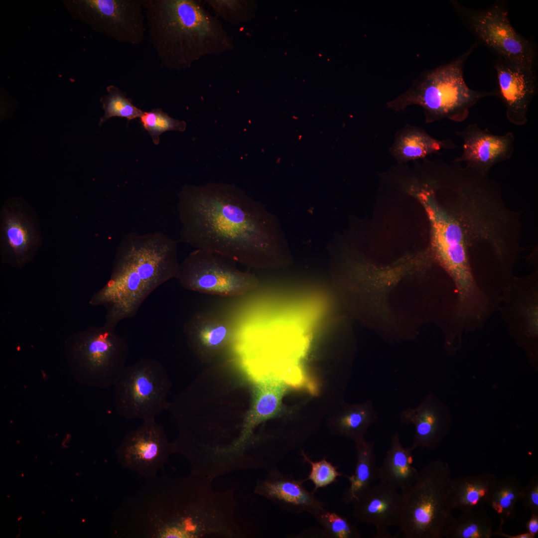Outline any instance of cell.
Returning a JSON list of instances; mask_svg holds the SVG:
<instances>
[{"mask_svg": "<svg viewBox=\"0 0 538 538\" xmlns=\"http://www.w3.org/2000/svg\"><path fill=\"white\" fill-rule=\"evenodd\" d=\"M448 207L431 182L410 193L424 209L430 227L432 259L452 279L462 309L481 305V291L502 289L515 276L522 251L520 212L510 209L497 181L452 162Z\"/></svg>", "mask_w": 538, "mask_h": 538, "instance_id": "obj_1", "label": "cell"}, {"mask_svg": "<svg viewBox=\"0 0 538 538\" xmlns=\"http://www.w3.org/2000/svg\"><path fill=\"white\" fill-rule=\"evenodd\" d=\"M180 242L257 269L292 258L278 218L233 184L185 185L178 194Z\"/></svg>", "mask_w": 538, "mask_h": 538, "instance_id": "obj_2", "label": "cell"}, {"mask_svg": "<svg viewBox=\"0 0 538 538\" xmlns=\"http://www.w3.org/2000/svg\"><path fill=\"white\" fill-rule=\"evenodd\" d=\"M177 245L161 232L123 236L109 280L89 302L106 308L104 325L115 329L121 321L134 317L154 290L176 277L180 265Z\"/></svg>", "mask_w": 538, "mask_h": 538, "instance_id": "obj_3", "label": "cell"}, {"mask_svg": "<svg viewBox=\"0 0 538 538\" xmlns=\"http://www.w3.org/2000/svg\"><path fill=\"white\" fill-rule=\"evenodd\" d=\"M148 40L160 65L180 71L234 48L233 38L198 0H143Z\"/></svg>", "mask_w": 538, "mask_h": 538, "instance_id": "obj_4", "label": "cell"}, {"mask_svg": "<svg viewBox=\"0 0 538 538\" xmlns=\"http://www.w3.org/2000/svg\"><path fill=\"white\" fill-rule=\"evenodd\" d=\"M477 45L475 42L450 62L423 72L407 90L386 103L385 107L400 112L410 105L419 106L423 110L426 123L445 119L463 122L469 116L470 109L479 101L496 96L495 90L471 89L464 79L465 64Z\"/></svg>", "mask_w": 538, "mask_h": 538, "instance_id": "obj_5", "label": "cell"}, {"mask_svg": "<svg viewBox=\"0 0 538 538\" xmlns=\"http://www.w3.org/2000/svg\"><path fill=\"white\" fill-rule=\"evenodd\" d=\"M451 469L444 461H430L416 481L401 491L398 527L405 538H447L455 519L449 498Z\"/></svg>", "mask_w": 538, "mask_h": 538, "instance_id": "obj_6", "label": "cell"}, {"mask_svg": "<svg viewBox=\"0 0 538 538\" xmlns=\"http://www.w3.org/2000/svg\"><path fill=\"white\" fill-rule=\"evenodd\" d=\"M64 352L70 372L79 384L107 389L114 387L127 366L129 349L114 328L103 325L69 335Z\"/></svg>", "mask_w": 538, "mask_h": 538, "instance_id": "obj_7", "label": "cell"}, {"mask_svg": "<svg viewBox=\"0 0 538 538\" xmlns=\"http://www.w3.org/2000/svg\"><path fill=\"white\" fill-rule=\"evenodd\" d=\"M171 386L164 366L144 358L127 366L114 386V404L118 416L127 420L155 419L167 410Z\"/></svg>", "mask_w": 538, "mask_h": 538, "instance_id": "obj_8", "label": "cell"}, {"mask_svg": "<svg viewBox=\"0 0 538 538\" xmlns=\"http://www.w3.org/2000/svg\"><path fill=\"white\" fill-rule=\"evenodd\" d=\"M452 3L468 30L498 58L534 68L535 46L514 28L504 6L496 3L484 9H475L457 1Z\"/></svg>", "mask_w": 538, "mask_h": 538, "instance_id": "obj_9", "label": "cell"}, {"mask_svg": "<svg viewBox=\"0 0 538 538\" xmlns=\"http://www.w3.org/2000/svg\"><path fill=\"white\" fill-rule=\"evenodd\" d=\"M226 260L196 249L180 263L175 278L186 289L221 296L243 295L258 287L259 280L254 274L238 269Z\"/></svg>", "mask_w": 538, "mask_h": 538, "instance_id": "obj_10", "label": "cell"}, {"mask_svg": "<svg viewBox=\"0 0 538 538\" xmlns=\"http://www.w3.org/2000/svg\"><path fill=\"white\" fill-rule=\"evenodd\" d=\"M73 15L114 40L137 45L145 37L143 0H63Z\"/></svg>", "mask_w": 538, "mask_h": 538, "instance_id": "obj_11", "label": "cell"}, {"mask_svg": "<svg viewBox=\"0 0 538 538\" xmlns=\"http://www.w3.org/2000/svg\"><path fill=\"white\" fill-rule=\"evenodd\" d=\"M499 310L507 331L533 363L538 356V271L514 276L504 289Z\"/></svg>", "mask_w": 538, "mask_h": 538, "instance_id": "obj_12", "label": "cell"}, {"mask_svg": "<svg viewBox=\"0 0 538 538\" xmlns=\"http://www.w3.org/2000/svg\"><path fill=\"white\" fill-rule=\"evenodd\" d=\"M116 453L122 468L145 479L163 470L169 457L176 453V450L163 426L153 419L142 421L137 428L127 432Z\"/></svg>", "mask_w": 538, "mask_h": 538, "instance_id": "obj_13", "label": "cell"}, {"mask_svg": "<svg viewBox=\"0 0 538 538\" xmlns=\"http://www.w3.org/2000/svg\"><path fill=\"white\" fill-rule=\"evenodd\" d=\"M0 223L2 263L22 268L33 260L41 245L36 216L22 199L11 198L1 207Z\"/></svg>", "mask_w": 538, "mask_h": 538, "instance_id": "obj_14", "label": "cell"}, {"mask_svg": "<svg viewBox=\"0 0 538 538\" xmlns=\"http://www.w3.org/2000/svg\"><path fill=\"white\" fill-rule=\"evenodd\" d=\"M496 75V96L500 98L509 122L523 126L528 122V112L538 91L534 68L497 58L494 63Z\"/></svg>", "mask_w": 538, "mask_h": 538, "instance_id": "obj_15", "label": "cell"}, {"mask_svg": "<svg viewBox=\"0 0 538 538\" xmlns=\"http://www.w3.org/2000/svg\"><path fill=\"white\" fill-rule=\"evenodd\" d=\"M456 134L462 139V153L453 161L464 163L466 167L484 176H488L493 166L509 159L514 152L516 139L511 132L496 135L471 123L456 131Z\"/></svg>", "mask_w": 538, "mask_h": 538, "instance_id": "obj_16", "label": "cell"}, {"mask_svg": "<svg viewBox=\"0 0 538 538\" xmlns=\"http://www.w3.org/2000/svg\"><path fill=\"white\" fill-rule=\"evenodd\" d=\"M305 479H296L285 474L277 467L267 471L266 475L256 482L254 493L291 513H307L314 517L324 511L325 504L314 492L304 486Z\"/></svg>", "mask_w": 538, "mask_h": 538, "instance_id": "obj_17", "label": "cell"}, {"mask_svg": "<svg viewBox=\"0 0 538 538\" xmlns=\"http://www.w3.org/2000/svg\"><path fill=\"white\" fill-rule=\"evenodd\" d=\"M352 504L356 520L375 526L374 538H393L388 529L398 526L401 515V497L397 489L379 482L362 492Z\"/></svg>", "mask_w": 538, "mask_h": 538, "instance_id": "obj_18", "label": "cell"}, {"mask_svg": "<svg viewBox=\"0 0 538 538\" xmlns=\"http://www.w3.org/2000/svg\"><path fill=\"white\" fill-rule=\"evenodd\" d=\"M400 420L403 424L414 426L413 449L435 448L448 433L451 424L447 408L432 393L415 407L402 411Z\"/></svg>", "mask_w": 538, "mask_h": 538, "instance_id": "obj_19", "label": "cell"}, {"mask_svg": "<svg viewBox=\"0 0 538 538\" xmlns=\"http://www.w3.org/2000/svg\"><path fill=\"white\" fill-rule=\"evenodd\" d=\"M183 332L193 351L201 359L209 360L235 338V326L214 313L198 311L185 323Z\"/></svg>", "mask_w": 538, "mask_h": 538, "instance_id": "obj_20", "label": "cell"}, {"mask_svg": "<svg viewBox=\"0 0 538 538\" xmlns=\"http://www.w3.org/2000/svg\"><path fill=\"white\" fill-rule=\"evenodd\" d=\"M413 450L411 446H403L399 433H394L383 462L378 467V480L401 491L413 484L419 473L412 465Z\"/></svg>", "mask_w": 538, "mask_h": 538, "instance_id": "obj_21", "label": "cell"}, {"mask_svg": "<svg viewBox=\"0 0 538 538\" xmlns=\"http://www.w3.org/2000/svg\"><path fill=\"white\" fill-rule=\"evenodd\" d=\"M458 146L450 139L439 140L417 127H408L400 132L390 149L399 163L421 159L442 149Z\"/></svg>", "mask_w": 538, "mask_h": 538, "instance_id": "obj_22", "label": "cell"}, {"mask_svg": "<svg viewBox=\"0 0 538 538\" xmlns=\"http://www.w3.org/2000/svg\"><path fill=\"white\" fill-rule=\"evenodd\" d=\"M497 479L495 474L488 472L451 479L448 494L453 510L464 512L487 503Z\"/></svg>", "mask_w": 538, "mask_h": 538, "instance_id": "obj_23", "label": "cell"}, {"mask_svg": "<svg viewBox=\"0 0 538 538\" xmlns=\"http://www.w3.org/2000/svg\"><path fill=\"white\" fill-rule=\"evenodd\" d=\"M356 464L354 473L345 476L349 485L343 492L342 501L352 504L358 496L378 480V467L374 450V443L364 438L356 442Z\"/></svg>", "mask_w": 538, "mask_h": 538, "instance_id": "obj_24", "label": "cell"}, {"mask_svg": "<svg viewBox=\"0 0 538 538\" xmlns=\"http://www.w3.org/2000/svg\"><path fill=\"white\" fill-rule=\"evenodd\" d=\"M378 420L371 401L349 405L332 425L334 433L355 442L364 438L369 427Z\"/></svg>", "mask_w": 538, "mask_h": 538, "instance_id": "obj_25", "label": "cell"}, {"mask_svg": "<svg viewBox=\"0 0 538 538\" xmlns=\"http://www.w3.org/2000/svg\"><path fill=\"white\" fill-rule=\"evenodd\" d=\"M523 486L513 476L497 479L487 504L504 523L516 516V505L521 501Z\"/></svg>", "mask_w": 538, "mask_h": 538, "instance_id": "obj_26", "label": "cell"}, {"mask_svg": "<svg viewBox=\"0 0 538 538\" xmlns=\"http://www.w3.org/2000/svg\"><path fill=\"white\" fill-rule=\"evenodd\" d=\"M493 524L482 507L462 512L452 526L447 538H491Z\"/></svg>", "mask_w": 538, "mask_h": 538, "instance_id": "obj_27", "label": "cell"}, {"mask_svg": "<svg viewBox=\"0 0 538 538\" xmlns=\"http://www.w3.org/2000/svg\"><path fill=\"white\" fill-rule=\"evenodd\" d=\"M106 89L108 94L100 98L105 113L100 119L99 126L112 117H122L130 121L141 116L143 112L133 104L125 92L112 85L108 86Z\"/></svg>", "mask_w": 538, "mask_h": 538, "instance_id": "obj_28", "label": "cell"}, {"mask_svg": "<svg viewBox=\"0 0 538 538\" xmlns=\"http://www.w3.org/2000/svg\"><path fill=\"white\" fill-rule=\"evenodd\" d=\"M216 17H221L233 25L245 23L254 16L255 1L250 0H207Z\"/></svg>", "mask_w": 538, "mask_h": 538, "instance_id": "obj_29", "label": "cell"}, {"mask_svg": "<svg viewBox=\"0 0 538 538\" xmlns=\"http://www.w3.org/2000/svg\"><path fill=\"white\" fill-rule=\"evenodd\" d=\"M139 122L156 145L159 144V136L164 132L168 131L183 132L186 128L185 122L170 117L159 108L143 112L139 118Z\"/></svg>", "mask_w": 538, "mask_h": 538, "instance_id": "obj_30", "label": "cell"}, {"mask_svg": "<svg viewBox=\"0 0 538 538\" xmlns=\"http://www.w3.org/2000/svg\"><path fill=\"white\" fill-rule=\"evenodd\" d=\"M321 526L326 538H360L357 526L347 518L326 509L314 517Z\"/></svg>", "mask_w": 538, "mask_h": 538, "instance_id": "obj_31", "label": "cell"}, {"mask_svg": "<svg viewBox=\"0 0 538 538\" xmlns=\"http://www.w3.org/2000/svg\"><path fill=\"white\" fill-rule=\"evenodd\" d=\"M301 455L303 460L310 466V471L305 481L310 480L314 485V490L325 487L337 480L342 474L334 466L325 458L319 461H312L305 452L301 449Z\"/></svg>", "mask_w": 538, "mask_h": 538, "instance_id": "obj_32", "label": "cell"}, {"mask_svg": "<svg viewBox=\"0 0 538 538\" xmlns=\"http://www.w3.org/2000/svg\"><path fill=\"white\" fill-rule=\"evenodd\" d=\"M521 501L531 514H538V476H533L523 486Z\"/></svg>", "mask_w": 538, "mask_h": 538, "instance_id": "obj_33", "label": "cell"}, {"mask_svg": "<svg viewBox=\"0 0 538 538\" xmlns=\"http://www.w3.org/2000/svg\"><path fill=\"white\" fill-rule=\"evenodd\" d=\"M288 538H326L322 529L318 528H311L303 530L302 532L291 535Z\"/></svg>", "mask_w": 538, "mask_h": 538, "instance_id": "obj_34", "label": "cell"}, {"mask_svg": "<svg viewBox=\"0 0 538 538\" xmlns=\"http://www.w3.org/2000/svg\"><path fill=\"white\" fill-rule=\"evenodd\" d=\"M504 524V522L500 520V523L499 527L497 530L494 531L493 536H498L505 538H535L533 536L527 532L515 535H509L504 532L503 530V526Z\"/></svg>", "mask_w": 538, "mask_h": 538, "instance_id": "obj_35", "label": "cell"}, {"mask_svg": "<svg viewBox=\"0 0 538 538\" xmlns=\"http://www.w3.org/2000/svg\"><path fill=\"white\" fill-rule=\"evenodd\" d=\"M525 527L527 532L535 538L538 533V514H531Z\"/></svg>", "mask_w": 538, "mask_h": 538, "instance_id": "obj_36", "label": "cell"}]
</instances>
